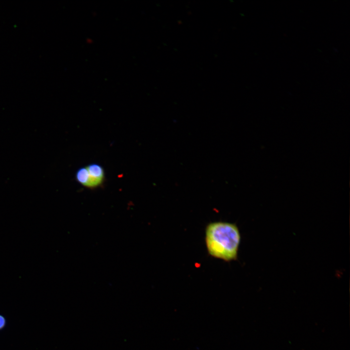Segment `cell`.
Wrapping results in <instances>:
<instances>
[{
    "label": "cell",
    "mask_w": 350,
    "mask_h": 350,
    "mask_svg": "<svg viewBox=\"0 0 350 350\" xmlns=\"http://www.w3.org/2000/svg\"><path fill=\"white\" fill-rule=\"evenodd\" d=\"M241 235L237 226L227 222H214L206 227L205 242L208 253L230 262L237 259Z\"/></svg>",
    "instance_id": "cell-1"
},
{
    "label": "cell",
    "mask_w": 350,
    "mask_h": 350,
    "mask_svg": "<svg viewBox=\"0 0 350 350\" xmlns=\"http://www.w3.org/2000/svg\"><path fill=\"white\" fill-rule=\"evenodd\" d=\"M86 167L88 172V179L85 187L94 189L101 187L105 179L104 168L97 163H91Z\"/></svg>",
    "instance_id": "cell-2"
},
{
    "label": "cell",
    "mask_w": 350,
    "mask_h": 350,
    "mask_svg": "<svg viewBox=\"0 0 350 350\" xmlns=\"http://www.w3.org/2000/svg\"><path fill=\"white\" fill-rule=\"evenodd\" d=\"M75 179L78 183L85 187L88 179V172L86 167H81L77 171Z\"/></svg>",
    "instance_id": "cell-3"
},
{
    "label": "cell",
    "mask_w": 350,
    "mask_h": 350,
    "mask_svg": "<svg viewBox=\"0 0 350 350\" xmlns=\"http://www.w3.org/2000/svg\"><path fill=\"white\" fill-rule=\"evenodd\" d=\"M6 320L5 317L0 314V331L2 330L6 326Z\"/></svg>",
    "instance_id": "cell-4"
}]
</instances>
